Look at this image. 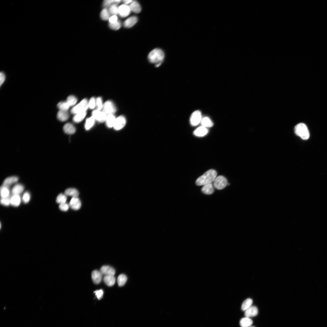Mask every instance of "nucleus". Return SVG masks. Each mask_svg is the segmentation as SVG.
Wrapping results in <instances>:
<instances>
[{
	"mask_svg": "<svg viewBox=\"0 0 327 327\" xmlns=\"http://www.w3.org/2000/svg\"><path fill=\"white\" fill-rule=\"evenodd\" d=\"M6 79L5 74L3 72H1L0 73V85L1 86L4 82Z\"/></svg>",
	"mask_w": 327,
	"mask_h": 327,
	"instance_id": "nucleus-48",
	"label": "nucleus"
},
{
	"mask_svg": "<svg viewBox=\"0 0 327 327\" xmlns=\"http://www.w3.org/2000/svg\"><path fill=\"white\" fill-rule=\"evenodd\" d=\"M250 327H255V326H250Z\"/></svg>",
	"mask_w": 327,
	"mask_h": 327,
	"instance_id": "nucleus-52",
	"label": "nucleus"
},
{
	"mask_svg": "<svg viewBox=\"0 0 327 327\" xmlns=\"http://www.w3.org/2000/svg\"><path fill=\"white\" fill-rule=\"evenodd\" d=\"M103 112L107 114H113L116 112V108L114 104L110 101L106 102L103 105Z\"/></svg>",
	"mask_w": 327,
	"mask_h": 327,
	"instance_id": "nucleus-7",
	"label": "nucleus"
},
{
	"mask_svg": "<svg viewBox=\"0 0 327 327\" xmlns=\"http://www.w3.org/2000/svg\"><path fill=\"white\" fill-rule=\"evenodd\" d=\"M67 200V198L65 195L60 194L57 197L56 202L60 204L66 203Z\"/></svg>",
	"mask_w": 327,
	"mask_h": 327,
	"instance_id": "nucleus-38",
	"label": "nucleus"
},
{
	"mask_svg": "<svg viewBox=\"0 0 327 327\" xmlns=\"http://www.w3.org/2000/svg\"><path fill=\"white\" fill-rule=\"evenodd\" d=\"M121 2L120 0H105L103 2V6L104 8H107L113 4H118Z\"/></svg>",
	"mask_w": 327,
	"mask_h": 327,
	"instance_id": "nucleus-33",
	"label": "nucleus"
},
{
	"mask_svg": "<svg viewBox=\"0 0 327 327\" xmlns=\"http://www.w3.org/2000/svg\"><path fill=\"white\" fill-rule=\"evenodd\" d=\"M217 175L216 170L210 169L198 177L196 181V184L197 186H200L211 184L214 181Z\"/></svg>",
	"mask_w": 327,
	"mask_h": 327,
	"instance_id": "nucleus-1",
	"label": "nucleus"
},
{
	"mask_svg": "<svg viewBox=\"0 0 327 327\" xmlns=\"http://www.w3.org/2000/svg\"><path fill=\"white\" fill-rule=\"evenodd\" d=\"M103 274L100 271L95 270L91 273V278L92 281L96 284L100 283L103 279Z\"/></svg>",
	"mask_w": 327,
	"mask_h": 327,
	"instance_id": "nucleus-13",
	"label": "nucleus"
},
{
	"mask_svg": "<svg viewBox=\"0 0 327 327\" xmlns=\"http://www.w3.org/2000/svg\"><path fill=\"white\" fill-rule=\"evenodd\" d=\"M95 120V118L92 116L87 119L85 125V129L87 130H90L94 125Z\"/></svg>",
	"mask_w": 327,
	"mask_h": 327,
	"instance_id": "nucleus-35",
	"label": "nucleus"
},
{
	"mask_svg": "<svg viewBox=\"0 0 327 327\" xmlns=\"http://www.w3.org/2000/svg\"><path fill=\"white\" fill-rule=\"evenodd\" d=\"M57 106L60 110L67 111L70 106L67 102H61L59 103Z\"/></svg>",
	"mask_w": 327,
	"mask_h": 327,
	"instance_id": "nucleus-37",
	"label": "nucleus"
},
{
	"mask_svg": "<svg viewBox=\"0 0 327 327\" xmlns=\"http://www.w3.org/2000/svg\"><path fill=\"white\" fill-rule=\"evenodd\" d=\"M109 26L111 29L117 30L120 29L121 26V24L120 20H118L117 22L115 23L111 24L109 23Z\"/></svg>",
	"mask_w": 327,
	"mask_h": 327,
	"instance_id": "nucleus-39",
	"label": "nucleus"
},
{
	"mask_svg": "<svg viewBox=\"0 0 327 327\" xmlns=\"http://www.w3.org/2000/svg\"><path fill=\"white\" fill-rule=\"evenodd\" d=\"M88 107V102L87 99H84L79 104L74 107L71 110V112L72 114H77L80 113L86 112Z\"/></svg>",
	"mask_w": 327,
	"mask_h": 327,
	"instance_id": "nucleus-4",
	"label": "nucleus"
},
{
	"mask_svg": "<svg viewBox=\"0 0 327 327\" xmlns=\"http://www.w3.org/2000/svg\"><path fill=\"white\" fill-rule=\"evenodd\" d=\"M10 197L1 198V204L3 205L8 206L10 204Z\"/></svg>",
	"mask_w": 327,
	"mask_h": 327,
	"instance_id": "nucleus-41",
	"label": "nucleus"
},
{
	"mask_svg": "<svg viewBox=\"0 0 327 327\" xmlns=\"http://www.w3.org/2000/svg\"><path fill=\"white\" fill-rule=\"evenodd\" d=\"M229 185H230V184H229H229H227V185H228V186H229Z\"/></svg>",
	"mask_w": 327,
	"mask_h": 327,
	"instance_id": "nucleus-51",
	"label": "nucleus"
},
{
	"mask_svg": "<svg viewBox=\"0 0 327 327\" xmlns=\"http://www.w3.org/2000/svg\"><path fill=\"white\" fill-rule=\"evenodd\" d=\"M65 195L67 196H72L73 197H78L79 195V191L74 188H69L65 191Z\"/></svg>",
	"mask_w": 327,
	"mask_h": 327,
	"instance_id": "nucleus-28",
	"label": "nucleus"
},
{
	"mask_svg": "<svg viewBox=\"0 0 327 327\" xmlns=\"http://www.w3.org/2000/svg\"><path fill=\"white\" fill-rule=\"evenodd\" d=\"M165 58V54L161 49L155 48L152 51L148 54V59L152 63H159L161 62Z\"/></svg>",
	"mask_w": 327,
	"mask_h": 327,
	"instance_id": "nucleus-2",
	"label": "nucleus"
},
{
	"mask_svg": "<svg viewBox=\"0 0 327 327\" xmlns=\"http://www.w3.org/2000/svg\"><path fill=\"white\" fill-rule=\"evenodd\" d=\"M116 279L114 276H105L103 278V281L106 285L111 287L114 285L116 282Z\"/></svg>",
	"mask_w": 327,
	"mask_h": 327,
	"instance_id": "nucleus-19",
	"label": "nucleus"
},
{
	"mask_svg": "<svg viewBox=\"0 0 327 327\" xmlns=\"http://www.w3.org/2000/svg\"><path fill=\"white\" fill-rule=\"evenodd\" d=\"M132 1H131V0H126V1L125 0V1H123V2L125 4L127 5L131 3Z\"/></svg>",
	"mask_w": 327,
	"mask_h": 327,
	"instance_id": "nucleus-49",
	"label": "nucleus"
},
{
	"mask_svg": "<svg viewBox=\"0 0 327 327\" xmlns=\"http://www.w3.org/2000/svg\"><path fill=\"white\" fill-rule=\"evenodd\" d=\"M63 130L66 133L69 134H73L76 131L75 127L70 123H67L64 125Z\"/></svg>",
	"mask_w": 327,
	"mask_h": 327,
	"instance_id": "nucleus-20",
	"label": "nucleus"
},
{
	"mask_svg": "<svg viewBox=\"0 0 327 327\" xmlns=\"http://www.w3.org/2000/svg\"><path fill=\"white\" fill-rule=\"evenodd\" d=\"M1 198L10 197L9 187L3 185L1 188Z\"/></svg>",
	"mask_w": 327,
	"mask_h": 327,
	"instance_id": "nucleus-27",
	"label": "nucleus"
},
{
	"mask_svg": "<svg viewBox=\"0 0 327 327\" xmlns=\"http://www.w3.org/2000/svg\"><path fill=\"white\" fill-rule=\"evenodd\" d=\"M110 16L116 15L118 14V7L117 4H114L110 6L108 9Z\"/></svg>",
	"mask_w": 327,
	"mask_h": 327,
	"instance_id": "nucleus-29",
	"label": "nucleus"
},
{
	"mask_svg": "<svg viewBox=\"0 0 327 327\" xmlns=\"http://www.w3.org/2000/svg\"><path fill=\"white\" fill-rule=\"evenodd\" d=\"M126 123V120L125 117L121 116L116 118L115 123L114 126V129L116 130L122 129L125 126Z\"/></svg>",
	"mask_w": 327,
	"mask_h": 327,
	"instance_id": "nucleus-10",
	"label": "nucleus"
},
{
	"mask_svg": "<svg viewBox=\"0 0 327 327\" xmlns=\"http://www.w3.org/2000/svg\"><path fill=\"white\" fill-rule=\"evenodd\" d=\"M116 118L113 114H109L107 116L105 122L107 126L109 128L114 126Z\"/></svg>",
	"mask_w": 327,
	"mask_h": 327,
	"instance_id": "nucleus-24",
	"label": "nucleus"
},
{
	"mask_svg": "<svg viewBox=\"0 0 327 327\" xmlns=\"http://www.w3.org/2000/svg\"><path fill=\"white\" fill-rule=\"evenodd\" d=\"M253 300L251 298H248L243 303L241 306V310L243 311H245L248 309L251 306L253 303Z\"/></svg>",
	"mask_w": 327,
	"mask_h": 327,
	"instance_id": "nucleus-31",
	"label": "nucleus"
},
{
	"mask_svg": "<svg viewBox=\"0 0 327 327\" xmlns=\"http://www.w3.org/2000/svg\"><path fill=\"white\" fill-rule=\"evenodd\" d=\"M70 106L74 105L77 102V99L73 96H70L68 97L67 101Z\"/></svg>",
	"mask_w": 327,
	"mask_h": 327,
	"instance_id": "nucleus-40",
	"label": "nucleus"
},
{
	"mask_svg": "<svg viewBox=\"0 0 327 327\" xmlns=\"http://www.w3.org/2000/svg\"><path fill=\"white\" fill-rule=\"evenodd\" d=\"M202 114L201 112L197 110L192 114L190 118V122L192 125L195 126L201 122Z\"/></svg>",
	"mask_w": 327,
	"mask_h": 327,
	"instance_id": "nucleus-6",
	"label": "nucleus"
},
{
	"mask_svg": "<svg viewBox=\"0 0 327 327\" xmlns=\"http://www.w3.org/2000/svg\"><path fill=\"white\" fill-rule=\"evenodd\" d=\"M30 199V193L28 192H26L23 196L22 200L23 202L25 204L29 202Z\"/></svg>",
	"mask_w": 327,
	"mask_h": 327,
	"instance_id": "nucleus-43",
	"label": "nucleus"
},
{
	"mask_svg": "<svg viewBox=\"0 0 327 327\" xmlns=\"http://www.w3.org/2000/svg\"><path fill=\"white\" fill-rule=\"evenodd\" d=\"M161 62H160V63L157 64H156V67H159L161 65Z\"/></svg>",
	"mask_w": 327,
	"mask_h": 327,
	"instance_id": "nucleus-50",
	"label": "nucleus"
},
{
	"mask_svg": "<svg viewBox=\"0 0 327 327\" xmlns=\"http://www.w3.org/2000/svg\"><path fill=\"white\" fill-rule=\"evenodd\" d=\"M69 206V205L66 203H65L60 204L59 208L61 211H66L68 210Z\"/></svg>",
	"mask_w": 327,
	"mask_h": 327,
	"instance_id": "nucleus-46",
	"label": "nucleus"
},
{
	"mask_svg": "<svg viewBox=\"0 0 327 327\" xmlns=\"http://www.w3.org/2000/svg\"><path fill=\"white\" fill-rule=\"evenodd\" d=\"M86 115V112L77 114L73 118L74 122L76 123H80L84 118Z\"/></svg>",
	"mask_w": 327,
	"mask_h": 327,
	"instance_id": "nucleus-30",
	"label": "nucleus"
},
{
	"mask_svg": "<svg viewBox=\"0 0 327 327\" xmlns=\"http://www.w3.org/2000/svg\"><path fill=\"white\" fill-rule=\"evenodd\" d=\"M131 9L129 6L123 4L118 7V15L121 17H125L130 13Z\"/></svg>",
	"mask_w": 327,
	"mask_h": 327,
	"instance_id": "nucleus-9",
	"label": "nucleus"
},
{
	"mask_svg": "<svg viewBox=\"0 0 327 327\" xmlns=\"http://www.w3.org/2000/svg\"><path fill=\"white\" fill-rule=\"evenodd\" d=\"M208 132V130L206 127L202 126L196 130L194 132V134L196 136L202 137L206 134Z\"/></svg>",
	"mask_w": 327,
	"mask_h": 327,
	"instance_id": "nucleus-18",
	"label": "nucleus"
},
{
	"mask_svg": "<svg viewBox=\"0 0 327 327\" xmlns=\"http://www.w3.org/2000/svg\"><path fill=\"white\" fill-rule=\"evenodd\" d=\"M94 293H95V295L98 300H100L103 298L104 292L102 290H96L94 291Z\"/></svg>",
	"mask_w": 327,
	"mask_h": 327,
	"instance_id": "nucleus-45",
	"label": "nucleus"
},
{
	"mask_svg": "<svg viewBox=\"0 0 327 327\" xmlns=\"http://www.w3.org/2000/svg\"><path fill=\"white\" fill-rule=\"evenodd\" d=\"M100 271L104 276H114L116 273L115 269L109 266H103L100 268Z\"/></svg>",
	"mask_w": 327,
	"mask_h": 327,
	"instance_id": "nucleus-12",
	"label": "nucleus"
},
{
	"mask_svg": "<svg viewBox=\"0 0 327 327\" xmlns=\"http://www.w3.org/2000/svg\"><path fill=\"white\" fill-rule=\"evenodd\" d=\"M127 280V278L126 275L124 274L120 275L117 279V282L118 286L120 287L124 286Z\"/></svg>",
	"mask_w": 327,
	"mask_h": 327,
	"instance_id": "nucleus-32",
	"label": "nucleus"
},
{
	"mask_svg": "<svg viewBox=\"0 0 327 327\" xmlns=\"http://www.w3.org/2000/svg\"><path fill=\"white\" fill-rule=\"evenodd\" d=\"M109 20V23H115L117 22L118 20V17L116 15L112 16Z\"/></svg>",
	"mask_w": 327,
	"mask_h": 327,
	"instance_id": "nucleus-47",
	"label": "nucleus"
},
{
	"mask_svg": "<svg viewBox=\"0 0 327 327\" xmlns=\"http://www.w3.org/2000/svg\"><path fill=\"white\" fill-rule=\"evenodd\" d=\"M253 323L252 320L250 318L245 317L241 319L240 324L241 327H250Z\"/></svg>",
	"mask_w": 327,
	"mask_h": 327,
	"instance_id": "nucleus-25",
	"label": "nucleus"
},
{
	"mask_svg": "<svg viewBox=\"0 0 327 327\" xmlns=\"http://www.w3.org/2000/svg\"><path fill=\"white\" fill-rule=\"evenodd\" d=\"M69 205L72 209L75 210H77L81 208V203L80 199L78 197H73L71 200Z\"/></svg>",
	"mask_w": 327,
	"mask_h": 327,
	"instance_id": "nucleus-11",
	"label": "nucleus"
},
{
	"mask_svg": "<svg viewBox=\"0 0 327 327\" xmlns=\"http://www.w3.org/2000/svg\"><path fill=\"white\" fill-rule=\"evenodd\" d=\"M96 105L97 107V110H100L103 108L102 100L101 98L99 97L97 98L96 100Z\"/></svg>",
	"mask_w": 327,
	"mask_h": 327,
	"instance_id": "nucleus-42",
	"label": "nucleus"
},
{
	"mask_svg": "<svg viewBox=\"0 0 327 327\" xmlns=\"http://www.w3.org/2000/svg\"><path fill=\"white\" fill-rule=\"evenodd\" d=\"M138 19L136 16L131 17L125 20L124 23V26L126 28H130L137 22Z\"/></svg>",
	"mask_w": 327,
	"mask_h": 327,
	"instance_id": "nucleus-15",
	"label": "nucleus"
},
{
	"mask_svg": "<svg viewBox=\"0 0 327 327\" xmlns=\"http://www.w3.org/2000/svg\"><path fill=\"white\" fill-rule=\"evenodd\" d=\"M24 190V187L22 184H17L12 188L11 193L13 195H19L22 193Z\"/></svg>",
	"mask_w": 327,
	"mask_h": 327,
	"instance_id": "nucleus-21",
	"label": "nucleus"
},
{
	"mask_svg": "<svg viewBox=\"0 0 327 327\" xmlns=\"http://www.w3.org/2000/svg\"><path fill=\"white\" fill-rule=\"evenodd\" d=\"M96 105V100L95 98H91L88 103L89 107L91 109H93L95 107Z\"/></svg>",
	"mask_w": 327,
	"mask_h": 327,
	"instance_id": "nucleus-44",
	"label": "nucleus"
},
{
	"mask_svg": "<svg viewBox=\"0 0 327 327\" xmlns=\"http://www.w3.org/2000/svg\"><path fill=\"white\" fill-rule=\"evenodd\" d=\"M258 309L255 306H251L245 311L246 317L250 318L256 316L258 314Z\"/></svg>",
	"mask_w": 327,
	"mask_h": 327,
	"instance_id": "nucleus-14",
	"label": "nucleus"
},
{
	"mask_svg": "<svg viewBox=\"0 0 327 327\" xmlns=\"http://www.w3.org/2000/svg\"><path fill=\"white\" fill-rule=\"evenodd\" d=\"M227 184V179L224 176L221 175L217 177L214 182L215 187L219 190L224 188Z\"/></svg>",
	"mask_w": 327,
	"mask_h": 327,
	"instance_id": "nucleus-5",
	"label": "nucleus"
},
{
	"mask_svg": "<svg viewBox=\"0 0 327 327\" xmlns=\"http://www.w3.org/2000/svg\"><path fill=\"white\" fill-rule=\"evenodd\" d=\"M21 202V198L19 195H13L10 198V204L14 207L18 206Z\"/></svg>",
	"mask_w": 327,
	"mask_h": 327,
	"instance_id": "nucleus-26",
	"label": "nucleus"
},
{
	"mask_svg": "<svg viewBox=\"0 0 327 327\" xmlns=\"http://www.w3.org/2000/svg\"><path fill=\"white\" fill-rule=\"evenodd\" d=\"M107 116L105 113L100 110H95L92 112V116L99 122L102 123L105 121Z\"/></svg>",
	"mask_w": 327,
	"mask_h": 327,
	"instance_id": "nucleus-8",
	"label": "nucleus"
},
{
	"mask_svg": "<svg viewBox=\"0 0 327 327\" xmlns=\"http://www.w3.org/2000/svg\"><path fill=\"white\" fill-rule=\"evenodd\" d=\"M100 15L101 19L105 21L109 20L111 16L108 9L107 8H105L102 10Z\"/></svg>",
	"mask_w": 327,
	"mask_h": 327,
	"instance_id": "nucleus-36",
	"label": "nucleus"
},
{
	"mask_svg": "<svg viewBox=\"0 0 327 327\" xmlns=\"http://www.w3.org/2000/svg\"><path fill=\"white\" fill-rule=\"evenodd\" d=\"M201 191L202 192L206 195H210L212 194L214 191V188L212 183L205 185L202 188Z\"/></svg>",
	"mask_w": 327,
	"mask_h": 327,
	"instance_id": "nucleus-17",
	"label": "nucleus"
},
{
	"mask_svg": "<svg viewBox=\"0 0 327 327\" xmlns=\"http://www.w3.org/2000/svg\"><path fill=\"white\" fill-rule=\"evenodd\" d=\"M201 124L202 126L205 127H211L213 125V123L208 117H204L202 119Z\"/></svg>",
	"mask_w": 327,
	"mask_h": 327,
	"instance_id": "nucleus-34",
	"label": "nucleus"
},
{
	"mask_svg": "<svg viewBox=\"0 0 327 327\" xmlns=\"http://www.w3.org/2000/svg\"><path fill=\"white\" fill-rule=\"evenodd\" d=\"M131 11L138 13L141 11V6L139 3L137 1H133L129 6Z\"/></svg>",
	"mask_w": 327,
	"mask_h": 327,
	"instance_id": "nucleus-22",
	"label": "nucleus"
},
{
	"mask_svg": "<svg viewBox=\"0 0 327 327\" xmlns=\"http://www.w3.org/2000/svg\"><path fill=\"white\" fill-rule=\"evenodd\" d=\"M294 132L303 140H307L310 137V133L307 126L303 123H299L295 126Z\"/></svg>",
	"mask_w": 327,
	"mask_h": 327,
	"instance_id": "nucleus-3",
	"label": "nucleus"
},
{
	"mask_svg": "<svg viewBox=\"0 0 327 327\" xmlns=\"http://www.w3.org/2000/svg\"><path fill=\"white\" fill-rule=\"evenodd\" d=\"M18 180V177L15 176L7 177L3 181V185L9 187L11 185L17 183Z\"/></svg>",
	"mask_w": 327,
	"mask_h": 327,
	"instance_id": "nucleus-16",
	"label": "nucleus"
},
{
	"mask_svg": "<svg viewBox=\"0 0 327 327\" xmlns=\"http://www.w3.org/2000/svg\"><path fill=\"white\" fill-rule=\"evenodd\" d=\"M57 118L60 121L64 122L69 118V114L67 111L60 110L57 114Z\"/></svg>",
	"mask_w": 327,
	"mask_h": 327,
	"instance_id": "nucleus-23",
	"label": "nucleus"
}]
</instances>
